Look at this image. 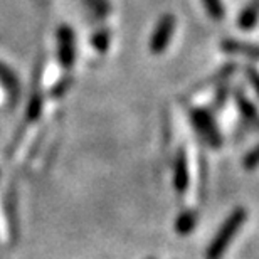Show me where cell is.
I'll use <instances>...</instances> for the list:
<instances>
[{"instance_id":"6da1fadb","label":"cell","mask_w":259,"mask_h":259,"mask_svg":"<svg viewBox=\"0 0 259 259\" xmlns=\"http://www.w3.org/2000/svg\"><path fill=\"white\" fill-rule=\"evenodd\" d=\"M246 217L247 214L244 209H236L227 217V221L222 224L219 232H217V236L212 239L209 249H207V259H221L224 256V252L227 247H229L231 241L234 239L237 231H239L242 224L246 222Z\"/></svg>"},{"instance_id":"7a4b0ae2","label":"cell","mask_w":259,"mask_h":259,"mask_svg":"<svg viewBox=\"0 0 259 259\" xmlns=\"http://www.w3.org/2000/svg\"><path fill=\"white\" fill-rule=\"evenodd\" d=\"M190 118H192V123H194V128L197 130V133H199L210 147L219 148L222 145V137H221L219 128L215 125V120L212 118L210 113L207 110L197 108V110L190 113Z\"/></svg>"},{"instance_id":"3957f363","label":"cell","mask_w":259,"mask_h":259,"mask_svg":"<svg viewBox=\"0 0 259 259\" xmlns=\"http://www.w3.org/2000/svg\"><path fill=\"white\" fill-rule=\"evenodd\" d=\"M175 24L177 20L172 14H165L162 19L158 20L157 27H155L152 39H150V51L153 54H162L167 46L170 44V39L175 32Z\"/></svg>"},{"instance_id":"277c9868","label":"cell","mask_w":259,"mask_h":259,"mask_svg":"<svg viewBox=\"0 0 259 259\" xmlns=\"http://www.w3.org/2000/svg\"><path fill=\"white\" fill-rule=\"evenodd\" d=\"M58 56L64 69H69L76 59V37L72 29L63 24L58 29Z\"/></svg>"},{"instance_id":"5b68a950","label":"cell","mask_w":259,"mask_h":259,"mask_svg":"<svg viewBox=\"0 0 259 259\" xmlns=\"http://www.w3.org/2000/svg\"><path fill=\"white\" fill-rule=\"evenodd\" d=\"M174 185L177 192H185L189 187V163L185 153L180 150L174 160Z\"/></svg>"},{"instance_id":"8992f818","label":"cell","mask_w":259,"mask_h":259,"mask_svg":"<svg viewBox=\"0 0 259 259\" xmlns=\"http://www.w3.org/2000/svg\"><path fill=\"white\" fill-rule=\"evenodd\" d=\"M0 84L5 88V91H7L10 101H12V103L17 101V98L20 95L19 77L7 64H4V63H0Z\"/></svg>"},{"instance_id":"52a82bcc","label":"cell","mask_w":259,"mask_h":259,"mask_svg":"<svg viewBox=\"0 0 259 259\" xmlns=\"http://www.w3.org/2000/svg\"><path fill=\"white\" fill-rule=\"evenodd\" d=\"M222 49L229 54H241V56H246V58L259 61V46H254V44L241 42V40H236V39H226V40H222Z\"/></svg>"},{"instance_id":"ba28073f","label":"cell","mask_w":259,"mask_h":259,"mask_svg":"<svg viewBox=\"0 0 259 259\" xmlns=\"http://www.w3.org/2000/svg\"><path fill=\"white\" fill-rule=\"evenodd\" d=\"M236 105H237V110L241 113V116L244 118L247 123H251V125L259 128V111H257V108L247 100L244 93H236Z\"/></svg>"},{"instance_id":"9c48e42d","label":"cell","mask_w":259,"mask_h":259,"mask_svg":"<svg viewBox=\"0 0 259 259\" xmlns=\"http://www.w3.org/2000/svg\"><path fill=\"white\" fill-rule=\"evenodd\" d=\"M257 22H259V2H252L239 14L237 25L242 30H251L256 27Z\"/></svg>"},{"instance_id":"30bf717a","label":"cell","mask_w":259,"mask_h":259,"mask_svg":"<svg viewBox=\"0 0 259 259\" xmlns=\"http://www.w3.org/2000/svg\"><path fill=\"white\" fill-rule=\"evenodd\" d=\"M197 224V215L195 212L192 210H187V212H182L179 217H177V222H175V227H177V232L182 236H187L190 232L194 231V227Z\"/></svg>"},{"instance_id":"8fae6325","label":"cell","mask_w":259,"mask_h":259,"mask_svg":"<svg viewBox=\"0 0 259 259\" xmlns=\"http://www.w3.org/2000/svg\"><path fill=\"white\" fill-rule=\"evenodd\" d=\"M40 113H42V96H40L39 91H34L27 106V120L35 121L40 116Z\"/></svg>"},{"instance_id":"7c38bea8","label":"cell","mask_w":259,"mask_h":259,"mask_svg":"<svg viewBox=\"0 0 259 259\" xmlns=\"http://www.w3.org/2000/svg\"><path fill=\"white\" fill-rule=\"evenodd\" d=\"M84 5L91 10L93 14L98 17H106L111 12V4L110 0H82Z\"/></svg>"},{"instance_id":"4fadbf2b","label":"cell","mask_w":259,"mask_h":259,"mask_svg":"<svg viewBox=\"0 0 259 259\" xmlns=\"http://www.w3.org/2000/svg\"><path fill=\"white\" fill-rule=\"evenodd\" d=\"M91 46L100 53H105L110 48V32L108 30H98L91 35Z\"/></svg>"},{"instance_id":"5bb4252c","label":"cell","mask_w":259,"mask_h":259,"mask_svg":"<svg viewBox=\"0 0 259 259\" xmlns=\"http://www.w3.org/2000/svg\"><path fill=\"white\" fill-rule=\"evenodd\" d=\"M202 4H204V7L210 19L221 20L224 17V5H222L221 0H202Z\"/></svg>"},{"instance_id":"9a60e30c","label":"cell","mask_w":259,"mask_h":259,"mask_svg":"<svg viewBox=\"0 0 259 259\" xmlns=\"http://www.w3.org/2000/svg\"><path fill=\"white\" fill-rule=\"evenodd\" d=\"M244 167H246V168H249V170L259 167V145H257V147L252 148L251 152L246 155V158H244Z\"/></svg>"},{"instance_id":"2e32d148","label":"cell","mask_w":259,"mask_h":259,"mask_svg":"<svg viewBox=\"0 0 259 259\" xmlns=\"http://www.w3.org/2000/svg\"><path fill=\"white\" fill-rule=\"evenodd\" d=\"M71 81H72V77H64V79H61L58 84H56L53 90H51V96H54V98H59L61 95H64V93L69 90V86H71Z\"/></svg>"},{"instance_id":"e0dca14e","label":"cell","mask_w":259,"mask_h":259,"mask_svg":"<svg viewBox=\"0 0 259 259\" xmlns=\"http://www.w3.org/2000/svg\"><path fill=\"white\" fill-rule=\"evenodd\" d=\"M246 76H247V79H249V82H251L252 90H254V93L259 96V71L254 69V67L247 66L246 67Z\"/></svg>"}]
</instances>
